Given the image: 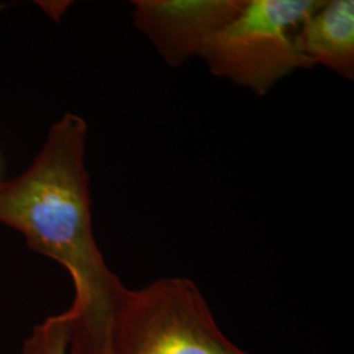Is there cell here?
<instances>
[{
    "label": "cell",
    "instance_id": "52a82bcc",
    "mask_svg": "<svg viewBox=\"0 0 354 354\" xmlns=\"http://www.w3.org/2000/svg\"><path fill=\"white\" fill-rule=\"evenodd\" d=\"M0 172H1V159H0Z\"/></svg>",
    "mask_w": 354,
    "mask_h": 354
},
{
    "label": "cell",
    "instance_id": "277c9868",
    "mask_svg": "<svg viewBox=\"0 0 354 354\" xmlns=\"http://www.w3.org/2000/svg\"><path fill=\"white\" fill-rule=\"evenodd\" d=\"M247 0H134L133 23L165 64L180 68L227 26Z\"/></svg>",
    "mask_w": 354,
    "mask_h": 354
},
{
    "label": "cell",
    "instance_id": "3957f363",
    "mask_svg": "<svg viewBox=\"0 0 354 354\" xmlns=\"http://www.w3.org/2000/svg\"><path fill=\"white\" fill-rule=\"evenodd\" d=\"M323 0H247L241 13L198 51L215 76L257 96H266L282 79L310 68L295 45L304 19Z\"/></svg>",
    "mask_w": 354,
    "mask_h": 354
},
{
    "label": "cell",
    "instance_id": "5b68a950",
    "mask_svg": "<svg viewBox=\"0 0 354 354\" xmlns=\"http://www.w3.org/2000/svg\"><path fill=\"white\" fill-rule=\"evenodd\" d=\"M295 45L310 68L324 66L353 80V0H323L299 26Z\"/></svg>",
    "mask_w": 354,
    "mask_h": 354
},
{
    "label": "cell",
    "instance_id": "ba28073f",
    "mask_svg": "<svg viewBox=\"0 0 354 354\" xmlns=\"http://www.w3.org/2000/svg\"><path fill=\"white\" fill-rule=\"evenodd\" d=\"M3 8H4V6H1V4H0V10H3Z\"/></svg>",
    "mask_w": 354,
    "mask_h": 354
},
{
    "label": "cell",
    "instance_id": "6da1fadb",
    "mask_svg": "<svg viewBox=\"0 0 354 354\" xmlns=\"http://www.w3.org/2000/svg\"><path fill=\"white\" fill-rule=\"evenodd\" d=\"M86 138V121L64 114L26 172L0 181V223L20 231L30 250L70 273L75 298L64 311L68 354H111L114 315L127 288L95 241Z\"/></svg>",
    "mask_w": 354,
    "mask_h": 354
},
{
    "label": "cell",
    "instance_id": "8992f818",
    "mask_svg": "<svg viewBox=\"0 0 354 354\" xmlns=\"http://www.w3.org/2000/svg\"><path fill=\"white\" fill-rule=\"evenodd\" d=\"M70 333V320L64 313L48 317L35 326L21 354H68Z\"/></svg>",
    "mask_w": 354,
    "mask_h": 354
},
{
    "label": "cell",
    "instance_id": "7a4b0ae2",
    "mask_svg": "<svg viewBox=\"0 0 354 354\" xmlns=\"http://www.w3.org/2000/svg\"><path fill=\"white\" fill-rule=\"evenodd\" d=\"M111 354H251L228 339L200 288L185 277L127 289L114 315Z\"/></svg>",
    "mask_w": 354,
    "mask_h": 354
}]
</instances>
